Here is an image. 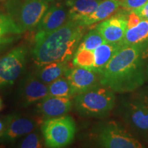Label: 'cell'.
I'll use <instances>...</instances> for the list:
<instances>
[{
    "instance_id": "obj_25",
    "label": "cell",
    "mask_w": 148,
    "mask_h": 148,
    "mask_svg": "<svg viewBox=\"0 0 148 148\" xmlns=\"http://www.w3.org/2000/svg\"><path fill=\"white\" fill-rule=\"evenodd\" d=\"M120 5L125 10H133L140 8L148 0H119Z\"/></svg>"
},
{
    "instance_id": "obj_18",
    "label": "cell",
    "mask_w": 148,
    "mask_h": 148,
    "mask_svg": "<svg viewBox=\"0 0 148 148\" xmlns=\"http://www.w3.org/2000/svg\"><path fill=\"white\" fill-rule=\"evenodd\" d=\"M22 33L10 14L0 12V44L12 43Z\"/></svg>"
},
{
    "instance_id": "obj_9",
    "label": "cell",
    "mask_w": 148,
    "mask_h": 148,
    "mask_svg": "<svg viewBox=\"0 0 148 148\" xmlns=\"http://www.w3.org/2000/svg\"><path fill=\"white\" fill-rule=\"evenodd\" d=\"M48 85L42 82L36 73H27L19 83L18 97L20 105L23 108L39 102L47 97Z\"/></svg>"
},
{
    "instance_id": "obj_24",
    "label": "cell",
    "mask_w": 148,
    "mask_h": 148,
    "mask_svg": "<svg viewBox=\"0 0 148 148\" xmlns=\"http://www.w3.org/2000/svg\"><path fill=\"white\" fill-rule=\"evenodd\" d=\"M18 147L21 148H40L42 147L41 139L38 133L30 132L22 140Z\"/></svg>"
},
{
    "instance_id": "obj_6",
    "label": "cell",
    "mask_w": 148,
    "mask_h": 148,
    "mask_svg": "<svg viewBox=\"0 0 148 148\" xmlns=\"http://www.w3.org/2000/svg\"><path fill=\"white\" fill-rule=\"evenodd\" d=\"M98 142L106 148H141L142 144L115 121L108 122L99 130Z\"/></svg>"
},
{
    "instance_id": "obj_30",
    "label": "cell",
    "mask_w": 148,
    "mask_h": 148,
    "mask_svg": "<svg viewBox=\"0 0 148 148\" xmlns=\"http://www.w3.org/2000/svg\"><path fill=\"white\" fill-rule=\"evenodd\" d=\"M1 108H2V99L0 97V111H1Z\"/></svg>"
},
{
    "instance_id": "obj_1",
    "label": "cell",
    "mask_w": 148,
    "mask_h": 148,
    "mask_svg": "<svg viewBox=\"0 0 148 148\" xmlns=\"http://www.w3.org/2000/svg\"><path fill=\"white\" fill-rule=\"evenodd\" d=\"M147 53V41L123 46L101 73V84L119 93L136 90L145 82Z\"/></svg>"
},
{
    "instance_id": "obj_21",
    "label": "cell",
    "mask_w": 148,
    "mask_h": 148,
    "mask_svg": "<svg viewBox=\"0 0 148 148\" xmlns=\"http://www.w3.org/2000/svg\"><path fill=\"white\" fill-rule=\"evenodd\" d=\"M48 96L72 97L74 95L69 81L65 76L56 79L48 85Z\"/></svg>"
},
{
    "instance_id": "obj_2",
    "label": "cell",
    "mask_w": 148,
    "mask_h": 148,
    "mask_svg": "<svg viewBox=\"0 0 148 148\" xmlns=\"http://www.w3.org/2000/svg\"><path fill=\"white\" fill-rule=\"evenodd\" d=\"M85 26L68 20L56 30L36 34L32 51V59L38 66L54 62H68L73 57L83 38Z\"/></svg>"
},
{
    "instance_id": "obj_15",
    "label": "cell",
    "mask_w": 148,
    "mask_h": 148,
    "mask_svg": "<svg viewBox=\"0 0 148 148\" xmlns=\"http://www.w3.org/2000/svg\"><path fill=\"white\" fill-rule=\"evenodd\" d=\"M121 42H105L94 49V64L92 71L101 74L109 61L123 47Z\"/></svg>"
},
{
    "instance_id": "obj_22",
    "label": "cell",
    "mask_w": 148,
    "mask_h": 148,
    "mask_svg": "<svg viewBox=\"0 0 148 148\" xmlns=\"http://www.w3.org/2000/svg\"><path fill=\"white\" fill-rule=\"evenodd\" d=\"M106 40L97 29H92L88 32L79 42L78 49H87L93 51L96 48L105 43Z\"/></svg>"
},
{
    "instance_id": "obj_27",
    "label": "cell",
    "mask_w": 148,
    "mask_h": 148,
    "mask_svg": "<svg viewBox=\"0 0 148 148\" xmlns=\"http://www.w3.org/2000/svg\"><path fill=\"white\" fill-rule=\"evenodd\" d=\"M132 11L137 14L141 20H148V1L141 7Z\"/></svg>"
},
{
    "instance_id": "obj_31",
    "label": "cell",
    "mask_w": 148,
    "mask_h": 148,
    "mask_svg": "<svg viewBox=\"0 0 148 148\" xmlns=\"http://www.w3.org/2000/svg\"><path fill=\"white\" fill-rule=\"evenodd\" d=\"M146 75H147L148 76V64L147 65V68H146Z\"/></svg>"
},
{
    "instance_id": "obj_3",
    "label": "cell",
    "mask_w": 148,
    "mask_h": 148,
    "mask_svg": "<svg viewBox=\"0 0 148 148\" xmlns=\"http://www.w3.org/2000/svg\"><path fill=\"white\" fill-rule=\"evenodd\" d=\"M115 99L113 90L101 84L75 95L74 108L82 116L102 117L113 109Z\"/></svg>"
},
{
    "instance_id": "obj_4",
    "label": "cell",
    "mask_w": 148,
    "mask_h": 148,
    "mask_svg": "<svg viewBox=\"0 0 148 148\" xmlns=\"http://www.w3.org/2000/svg\"><path fill=\"white\" fill-rule=\"evenodd\" d=\"M75 123L69 115L45 119L41 131L46 147H64L73 141L75 136Z\"/></svg>"
},
{
    "instance_id": "obj_16",
    "label": "cell",
    "mask_w": 148,
    "mask_h": 148,
    "mask_svg": "<svg viewBox=\"0 0 148 148\" xmlns=\"http://www.w3.org/2000/svg\"><path fill=\"white\" fill-rule=\"evenodd\" d=\"M102 0H68L69 20L79 21L92 14Z\"/></svg>"
},
{
    "instance_id": "obj_26",
    "label": "cell",
    "mask_w": 148,
    "mask_h": 148,
    "mask_svg": "<svg viewBox=\"0 0 148 148\" xmlns=\"http://www.w3.org/2000/svg\"><path fill=\"white\" fill-rule=\"evenodd\" d=\"M140 21H141V18L139 17V16L131 10L127 16V29L135 27L140 23Z\"/></svg>"
},
{
    "instance_id": "obj_10",
    "label": "cell",
    "mask_w": 148,
    "mask_h": 148,
    "mask_svg": "<svg viewBox=\"0 0 148 148\" xmlns=\"http://www.w3.org/2000/svg\"><path fill=\"white\" fill-rule=\"evenodd\" d=\"M36 123L31 118L22 116L17 114L6 116V125L0 142L3 143H13L21 136L33 132Z\"/></svg>"
},
{
    "instance_id": "obj_5",
    "label": "cell",
    "mask_w": 148,
    "mask_h": 148,
    "mask_svg": "<svg viewBox=\"0 0 148 148\" xmlns=\"http://www.w3.org/2000/svg\"><path fill=\"white\" fill-rule=\"evenodd\" d=\"M27 48L19 45L0 57V90L12 86L25 69Z\"/></svg>"
},
{
    "instance_id": "obj_12",
    "label": "cell",
    "mask_w": 148,
    "mask_h": 148,
    "mask_svg": "<svg viewBox=\"0 0 148 148\" xmlns=\"http://www.w3.org/2000/svg\"><path fill=\"white\" fill-rule=\"evenodd\" d=\"M71 97L47 96L36 104V112L45 119L65 115L73 107Z\"/></svg>"
},
{
    "instance_id": "obj_11",
    "label": "cell",
    "mask_w": 148,
    "mask_h": 148,
    "mask_svg": "<svg viewBox=\"0 0 148 148\" xmlns=\"http://www.w3.org/2000/svg\"><path fill=\"white\" fill-rule=\"evenodd\" d=\"M64 76L69 81L74 95L101 84L100 73L85 68L68 69Z\"/></svg>"
},
{
    "instance_id": "obj_14",
    "label": "cell",
    "mask_w": 148,
    "mask_h": 148,
    "mask_svg": "<svg viewBox=\"0 0 148 148\" xmlns=\"http://www.w3.org/2000/svg\"><path fill=\"white\" fill-rule=\"evenodd\" d=\"M69 20L68 11L64 5L56 4L47 9L38 25L37 35L47 34L56 30Z\"/></svg>"
},
{
    "instance_id": "obj_32",
    "label": "cell",
    "mask_w": 148,
    "mask_h": 148,
    "mask_svg": "<svg viewBox=\"0 0 148 148\" xmlns=\"http://www.w3.org/2000/svg\"><path fill=\"white\" fill-rule=\"evenodd\" d=\"M0 1H3V0H0Z\"/></svg>"
},
{
    "instance_id": "obj_19",
    "label": "cell",
    "mask_w": 148,
    "mask_h": 148,
    "mask_svg": "<svg viewBox=\"0 0 148 148\" xmlns=\"http://www.w3.org/2000/svg\"><path fill=\"white\" fill-rule=\"evenodd\" d=\"M68 62H54L40 66L36 75L42 82L49 85L51 82L65 75L68 69Z\"/></svg>"
},
{
    "instance_id": "obj_23",
    "label": "cell",
    "mask_w": 148,
    "mask_h": 148,
    "mask_svg": "<svg viewBox=\"0 0 148 148\" xmlns=\"http://www.w3.org/2000/svg\"><path fill=\"white\" fill-rule=\"evenodd\" d=\"M72 63L74 66L92 70L94 64V51L77 49L72 59Z\"/></svg>"
},
{
    "instance_id": "obj_13",
    "label": "cell",
    "mask_w": 148,
    "mask_h": 148,
    "mask_svg": "<svg viewBox=\"0 0 148 148\" xmlns=\"http://www.w3.org/2000/svg\"><path fill=\"white\" fill-rule=\"evenodd\" d=\"M95 28L106 42H121L127 29V17L119 14L101 22Z\"/></svg>"
},
{
    "instance_id": "obj_28",
    "label": "cell",
    "mask_w": 148,
    "mask_h": 148,
    "mask_svg": "<svg viewBox=\"0 0 148 148\" xmlns=\"http://www.w3.org/2000/svg\"><path fill=\"white\" fill-rule=\"evenodd\" d=\"M5 125H6V116L0 119V138L1 137L3 132H4Z\"/></svg>"
},
{
    "instance_id": "obj_20",
    "label": "cell",
    "mask_w": 148,
    "mask_h": 148,
    "mask_svg": "<svg viewBox=\"0 0 148 148\" xmlns=\"http://www.w3.org/2000/svg\"><path fill=\"white\" fill-rule=\"evenodd\" d=\"M148 41V20H141L137 25L127 29L121 42L131 45Z\"/></svg>"
},
{
    "instance_id": "obj_8",
    "label": "cell",
    "mask_w": 148,
    "mask_h": 148,
    "mask_svg": "<svg viewBox=\"0 0 148 148\" xmlns=\"http://www.w3.org/2000/svg\"><path fill=\"white\" fill-rule=\"evenodd\" d=\"M120 112L123 119L136 132L148 134V98L139 97L125 101Z\"/></svg>"
},
{
    "instance_id": "obj_29",
    "label": "cell",
    "mask_w": 148,
    "mask_h": 148,
    "mask_svg": "<svg viewBox=\"0 0 148 148\" xmlns=\"http://www.w3.org/2000/svg\"><path fill=\"white\" fill-rule=\"evenodd\" d=\"M12 43H2L0 44V56L8 49V48L10 47Z\"/></svg>"
},
{
    "instance_id": "obj_7",
    "label": "cell",
    "mask_w": 148,
    "mask_h": 148,
    "mask_svg": "<svg viewBox=\"0 0 148 148\" xmlns=\"http://www.w3.org/2000/svg\"><path fill=\"white\" fill-rule=\"evenodd\" d=\"M48 8V0H25L10 16L24 32L35 28Z\"/></svg>"
},
{
    "instance_id": "obj_17",
    "label": "cell",
    "mask_w": 148,
    "mask_h": 148,
    "mask_svg": "<svg viewBox=\"0 0 148 148\" xmlns=\"http://www.w3.org/2000/svg\"><path fill=\"white\" fill-rule=\"evenodd\" d=\"M120 5L119 0H103L95 10L78 23L83 26H88L106 19L117 10Z\"/></svg>"
}]
</instances>
